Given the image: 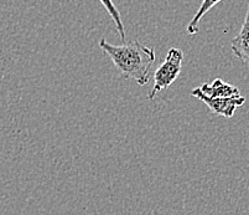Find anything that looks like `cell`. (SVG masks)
I'll list each match as a JSON object with an SVG mask.
<instances>
[{
  "instance_id": "1",
  "label": "cell",
  "mask_w": 249,
  "mask_h": 215,
  "mask_svg": "<svg viewBox=\"0 0 249 215\" xmlns=\"http://www.w3.org/2000/svg\"><path fill=\"white\" fill-rule=\"evenodd\" d=\"M99 47L109 56L123 80H135L139 86H145L149 82L150 70L156 60L153 47L145 46L139 40L112 45L106 39H101Z\"/></svg>"
},
{
  "instance_id": "2",
  "label": "cell",
  "mask_w": 249,
  "mask_h": 215,
  "mask_svg": "<svg viewBox=\"0 0 249 215\" xmlns=\"http://www.w3.org/2000/svg\"><path fill=\"white\" fill-rule=\"evenodd\" d=\"M182 61H183V53L180 49H171L167 51V55L162 64L156 69L154 74V85L150 92L148 94L146 98L149 101L155 98V96L159 92H161L165 88L170 87L173 85L181 74L182 69Z\"/></svg>"
},
{
  "instance_id": "3",
  "label": "cell",
  "mask_w": 249,
  "mask_h": 215,
  "mask_svg": "<svg viewBox=\"0 0 249 215\" xmlns=\"http://www.w3.org/2000/svg\"><path fill=\"white\" fill-rule=\"evenodd\" d=\"M191 95L194 97H197L205 105H207V107L211 110L212 113L226 117V118H232L235 110L246 102V98L243 96L227 97V98H211V97H207L205 94H202L198 87L194 88Z\"/></svg>"
},
{
  "instance_id": "4",
  "label": "cell",
  "mask_w": 249,
  "mask_h": 215,
  "mask_svg": "<svg viewBox=\"0 0 249 215\" xmlns=\"http://www.w3.org/2000/svg\"><path fill=\"white\" fill-rule=\"evenodd\" d=\"M231 49L235 58L249 66V3L241 31L231 41Z\"/></svg>"
},
{
  "instance_id": "5",
  "label": "cell",
  "mask_w": 249,
  "mask_h": 215,
  "mask_svg": "<svg viewBox=\"0 0 249 215\" xmlns=\"http://www.w3.org/2000/svg\"><path fill=\"white\" fill-rule=\"evenodd\" d=\"M202 94L211 98H227V97H238L241 92L235 86L225 82L221 78H216L212 83H203L198 87Z\"/></svg>"
},
{
  "instance_id": "6",
  "label": "cell",
  "mask_w": 249,
  "mask_h": 215,
  "mask_svg": "<svg viewBox=\"0 0 249 215\" xmlns=\"http://www.w3.org/2000/svg\"><path fill=\"white\" fill-rule=\"evenodd\" d=\"M222 0H202L200 8H198L197 13L195 14V17L192 18L191 21L189 22L186 28V33L189 35H195L197 34L198 30H200V21L203 18V15L207 14L208 11L211 10L214 5H217L218 3H221Z\"/></svg>"
},
{
  "instance_id": "7",
  "label": "cell",
  "mask_w": 249,
  "mask_h": 215,
  "mask_svg": "<svg viewBox=\"0 0 249 215\" xmlns=\"http://www.w3.org/2000/svg\"><path fill=\"white\" fill-rule=\"evenodd\" d=\"M101 1L102 5L104 6V9L108 11V14L110 15L112 20L114 21L115 24V28H117L118 34L121 36V39L123 41H125L126 39V35H125V28H124V24H123V20H122V15L118 10V8L115 6V4L113 3V0H99Z\"/></svg>"
}]
</instances>
